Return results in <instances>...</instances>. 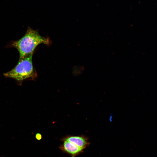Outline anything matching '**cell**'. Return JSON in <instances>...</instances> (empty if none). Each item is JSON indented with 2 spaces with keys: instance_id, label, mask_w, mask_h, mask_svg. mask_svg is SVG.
<instances>
[{
  "instance_id": "obj_1",
  "label": "cell",
  "mask_w": 157,
  "mask_h": 157,
  "mask_svg": "<svg viewBox=\"0 0 157 157\" xmlns=\"http://www.w3.org/2000/svg\"><path fill=\"white\" fill-rule=\"evenodd\" d=\"M50 43L48 38L41 36L37 31L29 27L24 35L19 40L12 42L11 45L17 50L20 59L33 53L39 44Z\"/></svg>"
},
{
  "instance_id": "obj_2",
  "label": "cell",
  "mask_w": 157,
  "mask_h": 157,
  "mask_svg": "<svg viewBox=\"0 0 157 157\" xmlns=\"http://www.w3.org/2000/svg\"><path fill=\"white\" fill-rule=\"evenodd\" d=\"M33 53L19 59L17 65L11 70L4 73L6 77L15 79L19 85L24 80L33 79L37 76L32 62Z\"/></svg>"
},
{
  "instance_id": "obj_4",
  "label": "cell",
  "mask_w": 157,
  "mask_h": 157,
  "mask_svg": "<svg viewBox=\"0 0 157 157\" xmlns=\"http://www.w3.org/2000/svg\"><path fill=\"white\" fill-rule=\"evenodd\" d=\"M64 140L73 143L83 149L86 147L88 144L86 138L82 136H68L65 138Z\"/></svg>"
},
{
  "instance_id": "obj_5",
  "label": "cell",
  "mask_w": 157,
  "mask_h": 157,
  "mask_svg": "<svg viewBox=\"0 0 157 157\" xmlns=\"http://www.w3.org/2000/svg\"><path fill=\"white\" fill-rule=\"evenodd\" d=\"M41 135L39 133H37L35 135V138L38 140H40L42 138Z\"/></svg>"
},
{
  "instance_id": "obj_3",
  "label": "cell",
  "mask_w": 157,
  "mask_h": 157,
  "mask_svg": "<svg viewBox=\"0 0 157 157\" xmlns=\"http://www.w3.org/2000/svg\"><path fill=\"white\" fill-rule=\"evenodd\" d=\"M61 149L66 152L74 157L81 152L83 149L73 143L64 140Z\"/></svg>"
}]
</instances>
